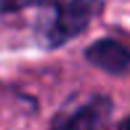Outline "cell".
I'll return each mask as SVG.
<instances>
[{
	"mask_svg": "<svg viewBox=\"0 0 130 130\" xmlns=\"http://www.w3.org/2000/svg\"><path fill=\"white\" fill-rule=\"evenodd\" d=\"M101 8L104 0H48L37 16L35 35L43 48H61L64 43L80 37Z\"/></svg>",
	"mask_w": 130,
	"mask_h": 130,
	"instance_id": "obj_1",
	"label": "cell"
},
{
	"mask_svg": "<svg viewBox=\"0 0 130 130\" xmlns=\"http://www.w3.org/2000/svg\"><path fill=\"white\" fill-rule=\"evenodd\" d=\"M111 114V101L106 96H93L85 104L61 109L51 120L48 130H101Z\"/></svg>",
	"mask_w": 130,
	"mask_h": 130,
	"instance_id": "obj_2",
	"label": "cell"
},
{
	"mask_svg": "<svg viewBox=\"0 0 130 130\" xmlns=\"http://www.w3.org/2000/svg\"><path fill=\"white\" fill-rule=\"evenodd\" d=\"M85 58L96 69L109 74H125L130 69V48L114 37H101L85 48Z\"/></svg>",
	"mask_w": 130,
	"mask_h": 130,
	"instance_id": "obj_3",
	"label": "cell"
},
{
	"mask_svg": "<svg viewBox=\"0 0 130 130\" xmlns=\"http://www.w3.org/2000/svg\"><path fill=\"white\" fill-rule=\"evenodd\" d=\"M48 0H0V13H13V11H24L29 5H43Z\"/></svg>",
	"mask_w": 130,
	"mask_h": 130,
	"instance_id": "obj_4",
	"label": "cell"
},
{
	"mask_svg": "<svg viewBox=\"0 0 130 130\" xmlns=\"http://www.w3.org/2000/svg\"><path fill=\"white\" fill-rule=\"evenodd\" d=\"M111 130H130V117H125V120H120Z\"/></svg>",
	"mask_w": 130,
	"mask_h": 130,
	"instance_id": "obj_5",
	"label": "cell"
}]
</instances>
